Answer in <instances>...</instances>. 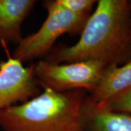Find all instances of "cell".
Listing matches in <instances>:
<instances>
[{"instance_id":"obj_1","label":"cell","mask_w":131,"mask_h":131,"mask_svg":"<svg viewBox=\"0 0 131 131\" xmlns=\"http://www.w3.org/2000/svg\"><path fill=\"white\" fill-rule=\"evenodd\" d=\"M45 61L55 63L96 61L121 66L131 60L130 0H99L78 42L53 48Z\"/></svg>"},{"instance_id":"obj_2","label":"cell","mask_w":131,"mask_h":131,"mask_svg":"<svg viewBox=\"0 0 131 131\" xmlns=\"http://www.w3.org/2000/svg\"><path fill=\"white\" fill-rule=\"evenodd\" d=\"M84 90L45 89L24 103L0 111V131H82Z\"/></svg>"},{"instance_id":"obj_3","label":"cell","mask_w":131,"mask_h":131,"mask_svg":"<svg viewBox=\"0 0 131 131\" xmlns=\"http://www.w3.org/2000/svg\"><path fill=\"white\" fill-rule=\"evenodd\" d=\"M42 6L47 13L44 23L37 31L22 39L12 56L24 64L47 56L54 48L56 41L63 34L80 35L89 18L61 7L56 0H45Z\"/></svg>"},{"instance_id":"obj_4","label":"cell","mask_w":131,"mask_h":131,"mask_svg":"<svg viewBox=\"0 0 131 131\" xmlns=\"http://www.w3.org/2000/svg\"><path fill=\"white\" fill-rule=\"evenodd\" d=\"M107 67L96 61L62 64L42 60L34 63V72L42 90L64 92L82 89L90 94L98 87Z\"/></svg>"},{"instance_id":"obj_5","label":"cell","mask_w":131,"mask_h":131,"mask_svg":"<svg viewBox=\"0 0 131 131\" xmlns=\"http://www.w3.org/2000/svg\"><path fill=\"white\" fill-rule=\"evenodd\" d=\"M34 67V63L25 66L12 56L0 61V111L24 103L42 92Z\"/></svg>"},{"instance_id":"obj_6","label":"cell","mask_w":131,"mask_h":131,"mask_svg":"<svg viewBox=\"0 0 131 131\" xmlns=\"http://www.w3.org/2000/svg\"><path fill=\"white\" fill-rule=\"evenodd\" d=\"M37 3L36 0H0V45H18L23 39L22 24Z\"/></svg>"},{"instance_id":"obj_7","label":"cell","mask_w":131,"mask_h":131,"mask_svg":"<svg viewBox=\"0 0 131 131\" xmlns=\"http://www.w3.org/2000/svg\"><path fill=\"white\" fill-rule=\"evenodd\" d=\"M82 131H131V115L99 106L88 95L83 109Z\"/></svg>"},{"instance_id":"obj_8","label":"cell","mask_w":131,"mask_h":131,"mask_svg":"<svg viewBox=\"0 0 131 131\" xmlns=\"http://www.w3.org/2000/svg\"><path fill=\"white\" fill-rule=\"evenodd\" d=\"M131 88V60L121 66H109L104 71L98 87L90 99L98 106H103Z\"/></svg>"},{"instance_id":"obj_9","label":"cell","mask_w":131,"mask_h":131,"mask_svg":"<svg viewBox=\"0 0 131 131\" xmlns=\"http://www.w3.org/2000/svg\"><path fill=\"white\" fill-rule=\"evenodd\" d=\"M61 7L78 15L90 18L97 1L95 0H56Z\"/></svg>"},{"instance_id":"obj_10","label":"cell","mask_w":131,"mask_h":131,"mask_svg":"<svg viewBox=\"0 0 131 131\" xmlns=\"http://www.w3.org/2000/svg\"><path fill=\"white\" fill-rule=\"evenodd\" d=\"M101 107L109 111L126 113L131 115V88L101 106Z\"/></svg>"},{"instance_id":"obj_11","label":"cell","mask_w":131,"mask_h":131,"mask_svg":"<svg viewBox=\"0 0 131 131\" xmlns=\"http://www.w3.org/2000/svg\"><path fill=\"white\" fill-rule=\"evenodd\" d=\"M130 11H131V0H130Z\"/></svg>"}]
</instances>
